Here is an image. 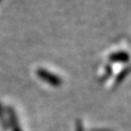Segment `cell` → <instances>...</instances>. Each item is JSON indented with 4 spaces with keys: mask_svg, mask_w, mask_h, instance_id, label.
Here are the masks:
<instances>
[{
    "mask_svg": "<svg viewBox=\"0 0 131 131\" xmlns=\"http://www.w3.org/2000/svg\"><path fill=\"white\" fill-rule=\"evenodd\" d=\"M112 60H117V61H122V62H126L129 60V56H127L124 52H118L117 54H114L112 56Z\"/></svg>",
    "mask_w": 131,
    "mask_h": 131,
    "instance_id": "obj_3",
    "label": "cell"
},
{
    "mask_svg": "<svg viewBox=\"0 0 131 131\" xmlns=\"http://www.w3.org/2000/svg\"><path fill=\"white\" fill-rule=\"evenodd\" d=\"M10 119L12 122V127H13V131H23L21 128L19 127V125L18 124V121H17V117H16V114H15L14 110L13 109H10Z\"/></svg>",
    "mask_w": 131,
    "mask_h": 131,
    "instance_id": "obj_2",
    "label": "cell"
},
{
    "mask_svg": "<svg viewBox=\"0 0 131 131\" xmlns=\"http://www.w3.org/2000/svg\"><path fill=\"white\" fill-rule=\"evenodd\" d=\"M37 75L39 76V78H41L43 81H45L48 84H52L53 86H59L61 84V80L59 77L56 76L52 73L48 72L45 69H38L37 70Z\"/></svg>",
    "mask_w": 131,
    "mask_h": 131,
    "instance_id": "obj_1",
    "label": "cell"
}]
</instances>
